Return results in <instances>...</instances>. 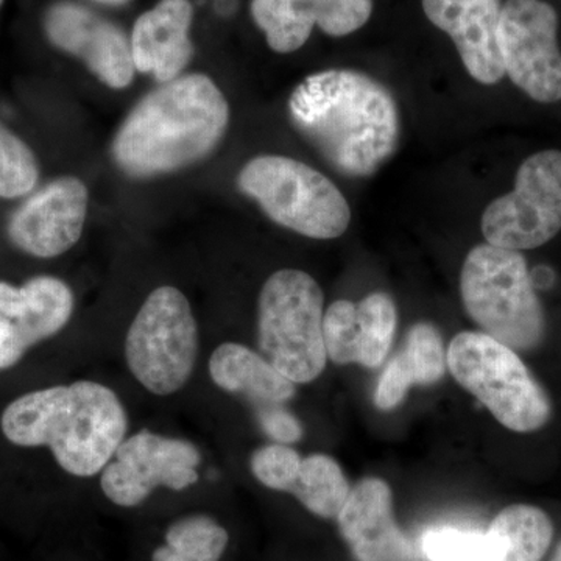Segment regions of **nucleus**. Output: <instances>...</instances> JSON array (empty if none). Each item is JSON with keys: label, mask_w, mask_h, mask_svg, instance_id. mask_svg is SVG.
Listing matches in <instances>:
<instances>
[{"label": "nucleus", "mask_w": 561, "mask_h": 561, "mask_svg": "<svg viewBox=\"0 0 561 561\" xmlns=\"http://www.w3.org/2000/svg\"><path fill=\"white\" fill-rule=\"evenodd\" d=\"M238 187L275 224L306 238L328 241L348 230L345 195L327 175L294 158H253L239 172Z\"/></svg>", "instance_id": "423d86ee"}, {"label": "nucleus", "mask_w": 561, "mask_h": 561, "mask_svg": "<svg viewBox=\"0 0 561 561\" xmlns=\"http://www.w3.org/2000/svg\"><path fill=\"white\" fill-rule=\"evenodd\" d=\"M230 106L205 73L162 83L133 108L114 136L111 153L122 172L150 179L205 160L219 146Z\"/></svg>", "instance_id": "f03ea898"}, {"label": "nucleus", "mask_w": 561, "mask_h": 561, "mask_svg": "<svg viewBox=\"0 0 561 561\" xmlns=\"http://www.w3.org/2000/svg\"><path fill=\"white\" fill-rule=\"evenodd\" d=\"M553 537L551 519L541 508L516 504L504 508L485 531L483 561H541Z\"/></svg>", "instance_id": "412c9836"}, {"label": "nucleus", "mask_w": 561, "mask_h": 561, "mask_svg": "<svg viewBox=\"0 0 561 561\" xmlns=\"http://www.w3.org/2000/svg\"><path fill=\"white\" fill-rule=\"evenodd\" d=\"M88 202L87 184L76 176L50 181L11 214V243L41 260L60 256L80 241Z\"/></svg>", "instance_id": "ddd939ff"}, {"label": "nucleus", "mask_w": 561, "mask_h": 561, "mask_svg": "<svg viewBox=\"0 0 561 561\" xmlns=\"http://www.w3.org/2000/svg\"><path fill=\"white\" fill-rule=\"evenodd\" d=\"M73 294L65 280L35 276L22 286L0 283V371L14 367L36 343L68 324Z\"/></svg>", "instance_id": "4468645a"}, {"label": "nucleus", "mask_w": 561, "mask_h": 561, "mask_svg": "<svg viewBox=\"0 0 561 561\" xmlns=\"http://www.w3.org/2000/svg\"><path fill=\"white\" fill-rule=\"evenodd\" d=\"M397 305L390 295L375 291L364 300L332 302L323 317L327 356L334 364H383L397 332Z\"/></svg>", "instance_id": "dca6fc26"}, {"label": "nucleus", "mask_w": 561, "mask_h": 561, "mask_svg": "<svg viewBox=\"0 0 561 561\" xmlns=\"http://www.w3.org/2000/svg\"><path fill=\"white\" fill-rule=\"evenodd\" d=\"M192 18L190 0H161L140 14L130 38L135 69L150 73L160 83L179 79L194 55Z\"/></svg>", "instance_id": "6ab92c4d"}, {"label": "nucleus", "mask_w": 561, "mask_h": 561, "mask_svg": "<svg viewBox=\"0 0 561 561\" xmlns=\"http://www.w3.org/2000/svg\"><path fill=\"white\" fill-rule=\"evenodd\" d=\"M300 454L289 446L267 445L256 449L251 456L250 468L254 478L267 486V489L276 491H289L297 481L298 472L301 468Z\"/></svg>", "instance_id": "bb28decb"}, {"label": "nucleus", "mask_w": 561, "mask_h": 561, "mask_svg": "<svg viewBox=\"0 0 561 561\" xmlns=\"http://www.w3.org/2000/svg\"><path fill=\"white\" fill-rule=\"evenodd\" d=\"M228 541V531L209 516H186L169 527L151 561H219Z\"/></svg>", "instance_id": "5701e85b"}, {"label": "nucleus", "mask_w": 561, "mask_h": 561, "mask_svg": "<svg viewBox=\"0 0 561 561\" xmlns=\"http://www.w3.org/2000/svg\"><path fill=\"white\" fill-rule=\"evenodd\" d=\"M485 548V534L456 527L427 530L421 541L424 557L430 561H483Z\"/></svg>", "instance_id": "a878e982"}, {"label": "nucleus", "mask_w": 561, "mask_h": 561, "mask_svg": "<svg viewBox=\"0 0 561 561\" xmlns=\"http://www.w3.org/2000/svg\"><path fill=\"white\" fill-rule=\"evenodd\" d=\"M561 230V151L542 150L523 162L515 187L486 206V243L507 250L545 245Z\"/></svg>", "instance_id": "1a4fd4ad"}, {"label": "nucleus", "mask_w": 561, "mask_h": 561, "mask_svg": "<svg viewBox=\"0 0 561 561\" xmlns=\"http://www.w3.org/2000/svg\"><path fill=\"white\" fill-rule=\"evenodd\" d=\"M209 375L216 386L230 393L249 394L265 404H283L294 397L295 382L241 343L217 346L209 359Z\"/></svg>", "instance_id": "aec40b11"}, {"label": "nucleus", "mask_w": 561, "mask_h": 561, "mask_svg": "<svg viewBox=\"0 0 561 561\" xmlns=\"http://www.w3.org/2000/svg\"><path fill=\"white\" fill-rule=\"evenodd\" d=\"M465 309L485 334L513 351L534 350L545 337V311L519 251L482 243L460 273Z\"/></svg>", "instance_id": "20e7f679"}, {"label": "nucleus", "mask_w": 561, "mask_h": 561, "mask_svg": "<svg viewBox=\"0 0 561 561\" xmlns=\"http://www.w3.org/2000/svg\"><path fill=\"white\" fill-rule=\"evenodd\" d=\"M553 561H561V546L559 548V551H557L556 557H553Z\"/></svg>", "instance_id": "7c9ffc66"}, {"label": "nucleus", "mask_w": 561, "mask_h": 561, "mask_svg": "<svg viewBox=\"0 0 561 561\" xmlns=\"http://www.w3.org/2000/svg\"><path fill=\"white\" fill-rule=\"evenodd\" d=\"M201 460L192 443L144 430L122 442L114 460L103 468L102 491L119 507H136L158 486L190 489L198 481Z\"/></svg>", "instance_id": "9b49d317"}, {"label": "nucleus", "mask_w": 561, "mask_h": 561, "mask_svg": "<svg viewBox=\"0 0 561 561\" xmlns=\"http://www.w3.org/2000/svg\"><path fill=\"white\" fill-rule=\"evenodd\" d=\"M38 180L35 153L0 122V197H24L35 190Z\"/></svg>", "instance_id": "b1692460"}, {"label": "nucleus", "mask_w": 561, "mask_h": 561, "mask_svg": "<svg viewBox=\"0 0 561 561\" xmlns=\"http://www.w3.org/2000/svg\"><path fill=\"white\" fill-rule=\"evenodd\" d=\"M43 27L51 46L79 58L106 87H130L136 72L130 39L114 22L61 0L47 9Z\"/></svg>", "instance_id": "f8f14e48"}, {"label": "nucleus", "mask_w": 561, "mask_h": 561, "mask_svg": "<svg viewBox=\"0 0 561 561\" xmlns=\"http://www.w3.org/2000/svg\"><path fill=\"white\" fill-rule=\"evenodd\" d=\"M251 16L278 54L301 49L313 27L346 36L367 24L373 0H251Z\"/></svg>", "instance_id": "2eb2a0df"}, {"label": "nucleus", "mask_w": 561, "mask_h": 561, "mask_svg": "<svg viewBox=\"0 0 561 561\" xmlns=\"http://www.w3.org/2000/svg\"><path fill=\"white\" fill-rule=\"evenodd\" d=\"M323 302V290L306 272L286 268L262 286L257 343L265 359L291 382L316 381L327 367Z\"/></svg>", "instance_id": "39448f33"}, {"label": "nucleus", "mask_w": 561, "mask_h": 561, "mask_svg": "<svg viewBox=\"0 0 561 561\" xmlns=\"http://www.w3.org/2000/svg\"><path fill=\"white\" fill-rule=\"evenodd\" d=\"M449 370L502 426L540 430L551 419V401L518 354L485 332H461L446 354Z\"/></svg>", "instance_id": "0eeeda50"}, {"label": "nucleus", "mask_w": 561, "mask_h": 561, "mask_svg": "<svg viewBox=\"0 0 561 561\" xmlns=\"http://www.w3.org/2000/svg\"><path fill=\"white\" fill-rule=\"evenodd\" d=\"M337 519L357 560H413L411 541L394 523L390 486L381 479L368 478L357 483Z\"/></svg>", "instance_id": "a211bd4d"}, {"label": "nucleus", "mask_w": 561, "mask_h": 561, "mask_svg": "<svg viewBox=\"0 0 561 561\" xmlns=\"http://www.w3.org/2000/svg\"><path fill=\"white\" fill-rule=\"evenodd\" d=\"M295 127L350 176L378 171L400 142V111L378 80L330 69L301 81L289 99Z\"/></svg>", "instance_id": "f257e3e1"}, {"label": "nucleus", "mask_w": 561, "mask_h": 561, "mask_svg": "<svg viewBox=\"0 0 561 561\" xmlns=\"http://www.w3.org/2000/svg\"><path fill=\"white\" fill-rule=\"evenodd\" d=\"M350 485L337 461L324 454H313L301 461L290 493L321 518H337L350 496Z\"/></svg>", "instance_id": "4be33fe9"}, {"label": "nucleus", "mask_w": 561, "mask_h": 561, "mask_svg": "<svg viewBox=\"0 0 561 561\" xmlns=\"http://www.w3.org/2000/svg\"><path fill=\"white\" fill-rule=\"evenodd\" d=\"M198 354L197 321L176 287L151 291L125 339L131 375L147 390L168 397L186 386Z\"/></svg>", "instance_id": "6e6552de"}, {"label": "nucleus", "mask_w": 561, "mask_h": 561, "mask_svg": "<svg viewBox=\"0 0 561 561\" xmlns=\"http://www.w3.org/2000/svg\"><path fill=\"white\" fill-rule=\"evenodd\" d=\"M0 430L22 448L49 446L62 470L92 478L125 440L128 419L113 390L79 381L22 394L7 405Z\"/></svg>", "instance_id": "7ed1b4c3"}, {"label": "nucleus", "mask_w": 561, "mask_h": 561, "mask_svg": "<svg viewBox=\"0 0 561 561\" xmlns=\"http://www.w3.org/2000/svg\"><path fill=\"white\" fill-rule=\"evenodd\" d=\"M559 14L545 0H507L502 5L500 49L505 76L541 103L561 101Z\"/></svg>", "instance_id": "9d476101"}, {"label": "nucleus", "mask_w": 561, "mask_h": 561, "mask_svg": "<svg viewBox=\"0 0 561 561\" xmlns=\"http://www.w3.org/2000/svg\"><path fill=\"white\" fill-rule=\"evenodd\" d=\"M260 423L265 434L280 445L298 442L302 435L300 421L279 408V404L265 405L260 412Z\"/></svg>", "instance_id": "c85d7f7f"}, {"label": "nucleus", "mask_w": 561, "mask_h": 561, "mask_svg": "<svg viewBox=\"0 0 561 561\" xmlns=\"http://www.w3.org/2000/svg\"><path fill=\"white\" fill-rule=\"evenodd\" d=\"M423 10L435 27L451 36L472 79L482 84L504 79L501 0H423Z\"/></svg>", "instance_id": "f3484780"}, {"label": "nucleus", "mask_w": 561, "mask_h": 561, "mask_svg": "<svg viewBox=\"0 0 561 561\" xmlns=\"http://www.w3.org/2000/svg\"><path fill=\"white\" fill-rule=\"evenodd\" d=\"M92 2L102 3V5H122V3L128 2V0H92Z\"/></svg>", "instance_id": "c756f323"}, {"label": "nucleus", "mask_w": 561, "mask_h": 561, "mask_svg": "<svg viewBox=\"0 0 561 561\" xmlns=\"http://www.w3.org/2000/svg\"><path fill=\"white\" fill-rule=\"evenodd\" d=\"M402 359L411 371L413 382L430 386L445 376V346L437 328L431 323H416L405 337Z\"/></svg>", "instance_id": "393cba45"}, {"label": "nucleus", "mask_w": 561, "mask_h": 561, "mask_svg": "<svg viewBox=\"0 0 561 561\" xmlns=\"http://www.w3.org/2000/svg\"><path fill=\"white\" fill-rule=\"evenodd\" d=\"M413 378L409 371L408 365L400 353L387 364L381 378H379L378 389L375 393V402L381 411H391L400 405L404 400L405 393L413 386Z\"/></svg>", "instance_id": "cd10ccee"}, {"label": "nucleus", "mask_w": 561, "mask_h": 561, "mask_svg": "<svg viewBox=\"0 0 561 561\" xmlns=\"http://www.w3.org/2000/svg\"><path fill=\"white\" fill-rule=\"evenodd\" d=\"M3 0H0V7H2Z\"/></svg>", "instance_id": "2f4dec72"}]
</instances>
